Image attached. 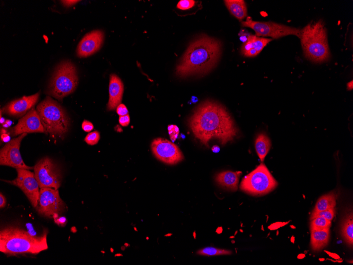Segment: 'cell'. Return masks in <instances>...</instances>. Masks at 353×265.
Here are the masks:
<instances>
[{"label":"cell","mask_w":353,"mask_h":265,"mask_svg":"<svg viewBox=\"0 0 353 265\" xmlns=\"http://www.w3.org/2000/svg\"><path fill=\"white\" fill-rule=\"evenodd\" d=\"M194 136L208 147L211 139L223 145L237 136L238 130L226 108L221 104L207 101L200 104L189 120Z\"/></svg>","instance_id":"6da1fadb"},{"label":"cell","mask_w":353,"mask_h":265,"mask_svg":"<svg viewBox=\"0 0 353 265\" xmlns=\"http://www.w3.org/2000/svg\"><path fill=\"white\" fill-rule=\"evenodd\" d=\"M221 48L219 41L207 36L200 37L190 44L176 74L181 77L207 74L217 63Z\"/></svg>","instance_id":"7a4b0ae2"},{"label":"cell","mask_w":353,"mask_h":265,"mask_svg":"<svg viewBox=\"0 0 353 265\" xmlns=\"http://www.w3.org/2000/svg\"><path fill=\"white\" fill-rule=\"evenodd\" d=\"M47 235L46 230L42 235L35 236L18 227L5 228L0 233V251L10 256L37 254L48 249Z\"/></svg>","instance_id":"3957f363"},{"label":"cell","mask_w":353,"mask_h":265,"mask_svg":"<svg viewBox=\"0 0 353 265\" xmlns=\"http://www.w3.org/2000/svg\"><path fill=\"white\" fill-rule=\"evenodd\" d=\"M300 39L306 58L315 63H322L330 58L327 33L322 20L308 24L301 30Z\"/></svg>","instance_id":"277c9868"},{"label":"cell","mask_w":353,"mask_h":265,"mask_svg":"<svg viewBox=\"0 0 353 265\" xmlns=\"http://www.w3.org/2000/svg\"><path fill=\"white\" fill-rule=\"evenodd\" d=\"M37 111L45 133L60 137L67 133L70 126V119L57 102L47 96L38 105Z\"/></svg>","instance_id":"5b68a950"},{"label":"cell","mask_w":353,"mask_h":265,"mask_svg":"<svg viewBox=\"0 0 353 265\" xmlns=\"http://www.w3.org/2000/svg\"><path fill=\"white\" fill-rule=\"evenodd\" d=\"M78 82L76 67L70 61H64L53 74L47 93L61 101L75 91Z\"/></svg>","instance_id":"8992f818"},{"label":"cell","mask_w":353,"mask_h":265,"mask_svg":"<svg viewBox=\"0 0 353 265\" xmlns=\"http://www.w3.org/2000/svg\"><path fill=\"white\" fill-rule=\"evenodd\" d=\"M278 182L273 178L268 168L261 164L250 174L243 179L240 189L250 195L260 196L274 190Z\"/></svg>","instance_id":"52a82bcc"},{"label":"cell","mask_w":353,"mask_h":265,"mask_svg":"<svg viewBox=\"0 0 353 265\" xmlns=\"http://www.w3.org/2000/svg\"><path fill=\"white\" fill-rule=\"evenodd\" d=\"M242 25L243 27L252 29L255 32V36L258 37H269L278 39L290 35H293L299 38L301 36V30L299 29L271 22L254 21L250 17L242 22Z\"/></svg>","instance_id":"ba28073f"},{"label":"cell","mask_w":353,"mask_h":265,"mask_svg":"<svg viewBox=\"0 0 353 265\" xmlns=\"http://www.w3.org/2000/svg\"><path fill=\"white\" fill-rule=\"evenodd\" d=\"M34 171L40 189L60 188L62 175L58 166L51 158L46 157L41 159L34 166Z\"/></svg>","instance_id":"9c48e42d"},{"label":"cell","mask_w":353,"mask_h":265,"mask_svg":"<svg viewBox=\"0 0 353 265\" xmlns=\"http://www.w3.org/2000/svg\"><path fill=\"white\" fill-rule=\"evenodd\" d=\"M65 204L60 197L58 189L41 188L36 209L41 215L54 219L64 209Z\"/></svg>","instance_id":"30bf717a"},{"label":"cell","mask_w":353,"mask_h":265,"mask_svg":"<svg viewBox=\"0 0 353 265\" xmlns=\"http://www.w3.org/2000/svg\"><path fill=\"white\" fill-rule=\"evenodd\" d=\"M28 134H23L10 141L0 152V164L15 168L16 169L34 170V167L26 165L20 153L21 144Z\"/></svg>","instance_id":"8fae6325"},{"label":"cell","mask_w":353,"mask_h":265,"mask_svg":"<svg viewBox=\"0 0 353 265\" xmlns=\"http://www.w3.org/2000/svg\"><path fill=\"white\" fill-rule=\"evenodd\" d=\"M151 147L153 154L158 160L166 164L176 165L184 160V156L180 148L166 139H155Z\"/></svg>","instance_id":"7c38bea8"},{"label":"cell","mask_w":353,"mask_h":265,"mask_svg":"<svg viewBox=\"0 0 353 265\" xmlns=\"http://www.w3.org/2000/svg\"><path fill=\"white\" fill-rule=\"evenodd\" d=\"M17 178L13 181H4L19 187L30 201L32 206L36 208L40 194L39 184L35 178L34 173L28 170L16 169Z\"/></svg>","instance_id":"4fadbf2b"},{"label":"cell","mask_w":353,"mask_h":265,"mask_svg":"<svg viewBox=\"0 0 353 265\" xmlns=\"http://www.w3.org/2000/svg\"><path fill=\"white\" fill-rule=\"evenodd\" d=\"M45 133L37 111L32 108L21 119L17 125L11 129V134L15 136L28 133Z\"/></svg>","instance_id":"5bb4252c"},{"label":"cell","mask_w":353,"mask_h":265,"mask_svg":"<svg viewBox=\"0 0 353 265\" xmlns=\"http://www.w3.org/2000/svg\"><path fill=\"white\" fill-rule=\"evenodd\" d=\"M104 37V33L100 30L87 34L78 44L77 49L78 57H87L98 51L102 45Z\"/></svg>","instance_id":"9a60e30c"},{"label":"cell","mask_w":353,"mask_h":265,"mask_svg":"<svg viewBox=\"0 0 353 265\" xmlns=\"http://www.w3.org/2000/svg\"><path fill=\"white\" fill-rule=\"evenodd\" d=\"M40 93L29 96H23L7 104L2 109V112L9 116L20 117L31 110L39 100Z\"/></svg>","instance_id":"2e32d148"},{"label":"cell","mask_w":353,"mask_h":265,"mask_svg":"<svg viewBox=\"0 0 353 265\" xmlns=\"http://www.w3.org/2000/svg\"><path fill=\"white\" fill-rule=\"evenodd\" d=\"M123 91L124 86L120 78L116 75L112 74L109 85V101L108 104L109 111L116 109L121 104Z\"/></svg>","instance_id":"e0dca14e"},{"label":"cell","mask_w":353,"mask_h":265,"mask_svg":"<svg viewBox=\"0 0 353 265\" xmlns=\"http://www.w3.org/2000/svg\"><path fill=\"white\" fill-rule=\"evenodd\" d=\"M271 41V39L258 37L251 35L242 45L241 49V54L248 57L257 56Z\"/></svg>","instance_id":"ac0fdd59"},{"label":"cell","mask_w":353,"mask_h":265,"mask_svg":"<svg viewBox=\"0 0 353 265\" xmlns=\"http://www.w3.org/2000/svg\"><path fill=\"white\" fill-rule=\"evenodd\" d=\"M242 173L240 171H230L219 173L216 176V181L220 187L232 191L238 189L240 178Z\"/></svg>","instance_id":"d6986e66"},{"label":"cell","mask_w":353,"mask_h":265,"mask_svg":"<svg viewBox=\"0 0 353 265\" xmlns=\"http://www.w3.org/2000/svg\"><path fill=\"white\" fill-rule=\"evenodd\" d=\"M311 244L314 251L318 252L328 245L330 239V228L311 229Z\"/></svg>","instance_id":"ffe728a7"},{"label":"cell","mask_w":353,"mask_h":265,"mask_svg":"<svg viewBox=\"0 0 353 265\" xmlns=\"http://www.w3.org/2000/svg\"><path fill=\"white\" fill-rule=\"evenodd\" d=\"M224 2L229 12L236 18L240 20L245 18L248 14V11H247L244 1L243 0H226Z\"/></svg>","instance_id":"44dd1931"},{"label":"cell","mask_w":353,"mask_h":265,"mask_svg":"<svg viewBox=\"0 0 353 265\" xmlns=\"http://www.w3.org/2000/svg\"><path fill=\"white\" fill-rule=\"evenodd\" d=\"M255 147L261 161L263 162L271 148L270 139L266 134H259L255 140Z\"/></svg>","instance_id":"7402d4cb"},{"label":"cell","mask_w":353,"mask_h":265,"mask_svg":"<svg viewBox=\"0 0 353 265\" xmlns=\"http://www.w3.org/2000/svg\"><path fill=\"white\" fill-rule=\"evenodd\" d=\"M337 194L334 192L326 194L316 202L313 212L325 211L334 208L337 204Z\"/></svg>","instance_id":"603a6c76"},{"label":"cell","mask_w":353,"mask_h":265,"mask_svg":"<svg viewBox=\"0 0 353 265\" xmlns=\"http://www.w3.org/2000/svg\"><path fill=\"white\" fill-rule=\"evenodd\" d=\"M342 235L350 246L353 243V218L352 214L344 221L342 226Z\"/></svg>","instance_id":"cb8c5ba5"},{"label":"cell","mask_w":353,"mask_h":265,"mask_svg":"<svg viewBox=\"0 0 353 265\" xmlns=\"http://www.w3.org/2000/svg\"><path fill=\"white\" fill-rule=\"evenodd\" d=\"M232 252L230 251L219 249L215 247H205L198 251L197 254L202 256H216L223 255H230Z\"/></svg>","instance_id":"d4e9b609"},{"label":"cell","mask_w":353,"mask_h":265,"mask_svg":"<svg viewBox=\"0 0 353 265\" xmlns=\"http://www.w3.org/2000/svg\"><path fill=\"white\" fill-rule=\"evenodd\" d=\"M331 221L323 217H317L313 220L310 224L311 229H323L330 228L331 226Z\"/></svg>","instance_id":"484cf974"},{"label":"cell","mask_w":353,"mask_h":265,"mask_svg":"<svg viewBox=\"0 0 353 265\" xmlns=\"http://www.w3.org/2000/svg\"><path fill=\"white\" fill-rule=\"evenodd\" d=\"M335 215V211L334 208L322 211L312 212L310 220H312L317 217H323L332 221L334 219Z\"/></svg>","instance_id":"4316f807"},{"label":"cell","mask_w":353,"mask_h":265,"mask_svg":"<svg viewBox=\"0 0 353 265\" xmlns=\"http://www.w3.org/2000/svg\"><path fill=\"white\" fill-rule=\"evenodd\" d=\"M100 139L99 132L95 131L88 134L85 138V141L88 145L94 146L98 143Z\"/></svg>","instance_id":"83f0119b"},{"label":"cell","mask_w":353,"mask_h":265,"mask_svg":"<svg viewBox=\"0 0 353 265\" xmlns=\"http://www.w3.org/2000/svg\"><path fill=\"white\" fill-rule=\"evenodd\" d=\"M195 4L196 2L192 0H182L179 2L177 7L181 10H187L190 9Z\"/></svg>","instance_id":"f1b7e54d"},{"label":"cell","mask_w":353,"mask_h":265,"mask_svg":"<svg viewBox=\"0 0 353 265\" xmlns=\"http://www.w3.org/2000/svg\"><path fill=\"white\" fill-rule=\"evenodd\" d=\"M168 131H169V134L172 141H175L178 138L180 131L177 126L176 125H170L168 127Z\"/></svg>","instance_id":"f546056e"},{"label":"cell","mask_w":353,"mask_h":265,"mask_svg":"<svg viewBox=\"0 0 353 265\" xmlns=\"http://www.w3.org/2000/svg\"><path fill=\"white\" fill-rule=\"evenodd\" d=\"M10 134L5 128L1 129V139L2 142L8 143L11 141V139Z\"/></svg>","instance_id":"4dcf8cb0"},{"label":"cell","mask_w":353,"mask_h":265,"mask_svg":"<svg viewBox=\"0 0 353 265\" xmlns=\"http://www.w3.org/2000/svg\"><path fill=\"white\" fill-rule=\"evenodd\" d=\"M117 112L120 116H124L128 114V110L127 107L123 104H120L118 106Z\"/></svg>","instance_id":"1f68e13d"},{"label":"cell","mask_w":353,"mask_h":265,"mask_svg":"<svg viewBox=\"0 0 353 265\" xmlns=\"http://www.w3.org/2000/svg\"><path fill=\"white\" fill-rule=\"evenodd\" d=\"M82 129L86 132H90L94 129L92 123L87 120H84L82 123Z\"/></svg>","instance_id":"d6a6232c"},{"label":"cell","mask_w":353,"mask_h":265,"mask_svg":"<svg viewBox=\"0 0 353 265\" xmlns=\"http://www.w3.org/2000/svg\"><path fill=\"white\" fill-rule=\"evenodd\" d=\"M120 124L123 127H127L129 125L130 119L128 114L124 116H120L119 118Z\"/></svg>","instance_id":"836d02e7"},{"label":"cell","mask_w":353,"mask_h":265,"mask_svg":"<svg viewBox=\"0 0 353 265\" xmlns=\"http://www.w3.org/2000/svg\"><path fill=\"white\" fill-rule=\"evenodd\" d=\"M55 222L59 225L64 226L66 224L67 220L65 217H57L55 218Z\"/></svg>","instance_id":"e575fe53"},{"label":"cell","mask_w":353,"mask_h":265,"mask_svg":"<svg viewBox=\"0 0 353 265\" xmlns=\"http://www.w3.org/2000/svg\"><path fill=\"white\" fill-rule=\"evenodd\" d=\"M7 204L6 199L3 194L0 193V208H3L6 207Z\"/></svg>","instance_id":"d590c367"},{"label":"cell","mask_w":353,"mask_h":265,"mask_svg":"<svg viewBox=\"0 0 353 265\" xmlns=\"http://www.w3.org/2000/svg\"><path fill=\"white\" fill-rule=\"evenodd\" d=\"M78 2L79 1H75V0H67V1H61V2H62L63 5L66 7L72 6Z\"/></svg>","instance_id":"8d00e7d4"},{"label":"cell","mask_w":353,"mask_h":265,"mask_svg":"<svg viewBox=\"0 0 353 265\" xmlns=\"http://www.w3.org/2000/svg\"><path fill=\"white\" fill-rule=\"evenodd\" d=\"M12 123L13 122L12 121L10 120H6V122L3 125V127L4 128H7L8 127H11L12 125Z\"/></svg>","instance_id":"74e56055"},{"label":"cell","mask_w":353,"mask_h":265,"mask_svg":"<svg viewBox=\"0 0 353 265\" xmlns=\"http://www.w3.org/2000/svg\"><path fill=\"white\" fill-rule=\"evenodd\" d=\"M212 151L214 153H218L220 151V148L218 146L215 145L213 147Z\"/></svg>","instance_id":"f35d334b"},{"label":"cell","mask_w":353,"mask_h":265,"mask_svg":"<svg viewBox=\"0 0 353 265\" xmlns=\"http://www.w3.org/2000/svg\"><path fill=\"white\" fill-rule=\"evenodd\" d=\"M348 88L349 90H352L353 88V82L351 81L350 83L348 84Z\"/></svg>","instance_id":"ab89813d"},{"label":"cell","mask_w":353,"mask_h":265,"mask_svg":"<svg viewBox=\"0 0 353 265\" xmlns=\"http://www.w3.org/2000/svg\"><path fill=\"white\" fill-rule=\"evenodd\" d=\"M6 120H5V119L4 118H3L2 117H1V119H0V122H1V125H3L4 123L6 122Z\"/></svg>","instance_id":"60d3db41"},{"label":"cell","mask_w":353,"mask_h":265,"mask_svg":"<svg viewBox=\"0 0 353 265\" xmlns=\"http://www.w3.org/2000/svg\"><path fill=\"white\" fill-rule=\"evenodd\" d=\"M134 230H135V231H136V232L138 231H137V228H136V227H134Z\"/></svg>","instance_id":"b9f144b4"},{"label":"cell","mask_w":353,"mask_h":265,"mask_svg":"<svg viewBox=\"0 0 353 265\" xmlns=\"http://www.w3.org/2000/svg\"><path fill=\"white\" fill-rule=\"evenodd\" d=\"M125 245H126V246H130V245H129L128 244H126Z\"/></svg>","instance_id":"7bdbcfd3"},{"label":"cell","mask_w":353,"mask_h":265,"mask_svg":"<svg viewBox=\"0 0 353 265\" xmlns=\"http://www.w3.org/2000/svg\"><path fill=\"white\" fill-rule=\"evenodd\" d=\"M146 240H149L148 237L146 238Z\"/></svg>","instance_id":"ee69618b"}]
</instances>
